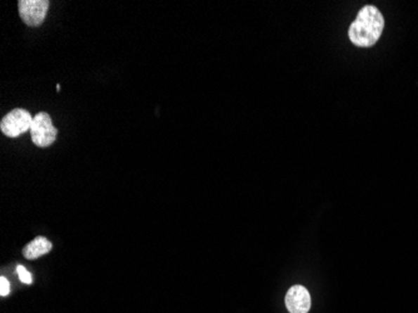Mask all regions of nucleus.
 <instances>
[{"instance_id": "1", "label": "nucleus", "mask_w": 418, "mask_h": 313, "mask_svg": "<svg viewBox=\"0 0 418 313\" xmlns=\"http://www.w3.org/2000/svg\"><path fill=\"white\" fill-rule=\"evenodd\" d=\"M384 29V18L377 6H366L357 14L348 29V37L355 46L370 48L377 43Z\"/></svg>"}, {"instance_id": "4", "label": "nucleus", "mask_w": 418, "mask_h": 313, "mask_svg": "<svg viewBox=\"0 0 418 313\" xmlns=\"http://www.w3.org/2000/svg\"><path fill=\"white\" fill-rule=\"evenodd\" d=\"M19 14L28 27H39L49 9L48 0H20L18 1Z\"/></svg>"}, {"instance_id": "3", "label": "nucleus", "mask_w": 418, "mask_h": 313, "mask_svg": "<svg viewBox=\"0 0 418 313\" xmlns=\"http://www.w3.org/2000/svg\"><path fill=\"white\" fill-rule=\"evenodd\" d=\"M34 117L25 109L17 108L6 114L0 122V129L6 137L17 138L30 131Z\"/></svg>"}, {"instance_id": "8", "label": "nucleus", "mask_w": 418, "mask_h": 313, "mask_svg": "<svg viewBox=\"0 0 418 313\" xmlns=\"http://www.w3.org/2000/svg\"><path fill=\"white\" fill-rule=\"evenodd\" d=\"M11 292V285L9 281L6 277H0V296L6 297Z\"/></svg>"}, {"instance_id": "2", "label": "nucleus", "mask_w": 418, "mask_h": 313, "mask_svg": "<svg viewBox=\"0 0 418 313\" xmlns=\"http://www.w3.org/2000/svg\"><path fill=\"white\" fill-rule=\"evenodd\" d=\"M32 141L37 147L46 148L55 142L58 129L53 124L52 118L46 112L37 114L30 127Z\"/></svg>"}, {"instance_id": "7", "label": "nucleus", "mask_w": 418, "mask_h": 313, "mask_svg": "<svg viewBox=\"0 0 418 313\" xmlns=\"http://www.w3.org/2000/svg\"><path fill=\"white\" fill-rule=\"evenodd\" d=\"M17 272L19 279H20V281H22L23 283H25V285H32V282H33L32 274H29L27 268L23 267L22 264H19L17 267Z\"/></svg>"}, {"instance_id": "5", "label": "nucleus", "mask_w": 418, "mask_h": 313, "mask_svg": "<svg viewBox=\"0 0 418 313\" xmlns=\"http://www.w3.org/2000/svg\"><path fill=\"white\" fill-rule=\"evenodd\" d=\"M286 307L289 313H308L311 309L310 292L303 286H293L287 292Z\"/></svg>"}, {"instance_id": "6", "label": "nucleus", "mask_w": 418, "mask_h": 313, "mask_svg": "<svg viewBox=\"0 0 418 313\" xmlns=\"http://www.w3.org/2000/svg\"><path fill=\"white\" fill-rule=\"evenodd\" d=\"M52 242L49 239L39 236L29 242L23 248V256L27 260H37L39 257L44 256L48 252L52 250Z\"/></svg>"}]
</instances>
